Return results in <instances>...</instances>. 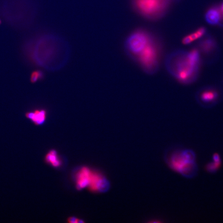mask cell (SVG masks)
I'll use <instances>...</instances> for the list:
<instances>
[{
    "instance_id": "8fae6325",
    "label": "cell",
    "mask_w": 223,
    "mask_h": 223,
    "mask_svg": "<svg viewBox=\"0 0 223 223\" xmlns=\"http://www.w3.org/2000/svg\"><path fill=\"white\" fill-rule=\"evenodd\" d=\"M92 172L88 167L82 168L76 177V187L79 190L88 187L90 181Z\"/></svg>"
},
{
    "instance_id": "5b68a950",
    "label": "cell",
    "mask_w": 223,
    "mask_h": 223,
    "mask_svg": "<svg viewBox=\"0 0 223 223\" xmlns=\"http://www.w3.org/2000/svg\"><path fill=\"white\" fill-rule=\"evenodd\" d=\"M161 46L155 36L147 47L134 60L147 73H155L158 70Z\"/></svg>"
},
{
    "instance_id": "e0dca14e",
    "label": "cell",
    "mask_w": 223,
    "mask_h": 223,
    "mask_svg": "<svg viewBox=\"0 0 223 223\" xmlns=\"http://www.w3.org/2000/svg\"><path fill=\"white\" fill-rule=\"evenodd\" d=\"M78 219L76 217L72 216L70 217L68 219L67 221L69 223H77V222Z\"/></svg>"
},
{
    "instance_id": "ffe728a7",
    "label": "cell",
    "mask_w": 223,
    "mask_h": 223,
    "mask_svg": "<svg viewBox=\"0 0 223 223\" xmlns=\"http://www.w3.org/2000/svg\"><path fill=\"white\" fill-rule=\"evenodd\" d=\"M1 23V20H0V25Z\"/></svg>"
},
{
    "instance_id": "5bb4252c",
    "label": "cell",
    "mask_w": 223,
    "mask_h": 223,
    "mask_svg": "<svg viewBox=\"0 0 223 223\" xmlns=\"http://www.w3.org/2000/svg\"><path fill=\"white\" fill-rule=\"evenodd\" d=\"M212 159L213 161L208 163L206 166V169L210 173H214L217 171L221 164V159L219 154H214Z\"/></svg>"
},
{
    "instance_id": "ac0fdd59",
    "label": "cell",
    "mask_w": 223,
    "mask_h": 223,
    "mask_svg": "<svg viewBox=\"0 0 223 223\" xmlns=\"http://www.w3.org/2000/svg\"><path fill=\"white\" fill-rule=\"evenodd\" d=\"M61 164V161H60V159H57L56 161H55V162L52 164L51 165L54 167H58L60 166Z\"/></svg>"
},
{
    "instance_id": "6da1fadb",
    "label": "cell",
    "mask_w": 223,
    "mask_h": 223,
    "mask_svg": "<svg viewBox=\"0 0 223 223\" xmlns=\"http://www.w3.org/2000/svg\"><path fill=\"white\" fill-rule=\"evenodd\" d=\"M201 55L195 48L190 51L178 50L166 58L165 67L169 73L179 82L190 84L198 77Z\"/></svg>"
},
{
    "instance_id": "277c9868",
    "label": "cell",
    "mask_w": 223,
    "mask_h": 223,
    "mask_svg": "<svg viewBox=\"0 0 223 223\" xmlns=\"http://www.w3.org/2000/svg\"><path fill=\"white\" fill-rule=\"evenodd\" d=\"M173 2V0H132L135 11L145 18L151 20L164 16Z\"/></svg>"
},
{
    "instance_id": "30bf717a",
    "label": "cell",
    "mask_w": 223,
    "mask_h": 223,
    "mask_svg": "<svg viewBox=\"0 0 223 223\" xmlns=\"http://www.w3.org/2000/svg\"><path fill=\"white\" fill-rule=\"evenodd\" d=\"M48 111L45 108H36L27 112L25 117L36 126H41L45 123L48 117Z\"/></svg>"
},
{
    "instance_id": "d6986e66",
    "label": "cell",
    "mask_w": 223,
    "mask_h": 223,
    "mask_svg": "<svg viewBox=\"0 0 223 223\" xmlns=\"http://www.w3.org/2000/svg\"><path fill=\"white\" fill-rule=\"evenodd\" d=\"M221 9V10H222V11L223 12V3H222V4L221 7H220Z\"/></svg>"
},
{
    "instance_id": "8992f818",
    "label": "cell",
    "mask_w": 223,
    "mask_h": 223,
    "mask_svg": "<svg viewBox=\"0 0 223 223\" xmlns=\"http://www.w3.org/2000/svg\"><path fill=\"white\" fill-rule=\"evenodd\" d=\"M154 36L145 30H135L127 37L125 41V47L127 54L135 60L147 47Z\"/></svg>"
},
{
    "instance_id": "7c38bea8",
    "label": "cell",
    "mask_w": 223,
    "mask_h": 223,
    "mask_svg": "<svg viewBox=\"0 0 223 223\" xmlns=\"http://www.w3.org/2000/svg\"><path fill=\"white\" fill-rule=\"evenodd\" d=\"M205 20L211 25H219L223 20V12L220 7L209 8L205 14Z\"/></svg>"
},
{
    "instance_id": "9c48e42d",
    "label": "cell",
    "mask_w": 223,
    "mask_h": 223,
    "mask_svg": "<svg viewBox=\"0 0 223 223\" xmlns=\"http://www.w3.org/2000/svg\"><path fill=\"white\" fill-rule=\"evenodd\" d=\"M93 192L103 193L108 191L110 188V183L101 174L92 172L91 177L88 187Z\"/></svg>"
},
{
    "instance_id": "4fadbf2b",
    "label": "cell",
    "mask_w": 223,
    "mask_h": 223,
    "mask_svg": "<svg viewBox=\"0 0 223 223\" xmlns=\"http://www.w3.org/2000/svg\"><path fill=\"white\" fill-rule=\"evenodd\" d=\"M206 29L203 27L199 28L195 32L185 36L182 39V43L185 45L191 44L195 41L199 39L206 34Z\"/></svg>"
},
{
    "instance_id": "52a82bcc",
    "label": "cell",
    "mask_w": 223,
    "mask_h": 223,
    "mask_svg": "<svg viewBox=\"0 0 223 223\" xmlns=\"http://www.w3.org/2000/svg\"><path fill=\"white\" fill-rule=\"evenodd\" d=\"M223 98L221 89L214 86L201 88L196 95L198 103L203 107L210 108L218 104Z\"/></svg>"
},
{
    "instance_id": "ba28073f",
    "label": "cell",
    "mask_w": 223,
    "mask_h": 223,
    "mask_svg": "<svg viewBox=\"0 0 223 223\" xmlns=\"http://www.w3.org/2000/svg\"><path fill=\"white\" fill-rule=\"evenodd\" d=\"M196 49L201 55L206 58L214 59L219 53L218 44L215 38L209 34H205L198 41Z\"/></svg>"
},
{
    "instance_id": "3957f363",
    "label": "cell",
    "mask_w": 223,
    "mask_h": 223,
    "mask_svg": "<svg viewBox=\"0 0 223 223\" xmlns=\"http://www.w3.org/2000/svg\"><path fill=\"white\" fill-rule=\"evenodd\" d=\"M166 161L173 170L185 177L192 178L197 174L195 154L192 150H176L167 157Z\"/></svg>"
},
{
    "instance_id": "7a4b0ae2",
    "label": "cell",
    "mask_w": 223,
    "mask_h": 223,
    "mask_svg": "<svg viewBox=\"0 0 223 223\" xmlns=\"http://www.w3.org/2000/svg\"><path fill=\"white\" fill-rule=\"evenodd\" d=\"M35 54L45 62H56L67 58L69 46L66 41L54 34H45L36 41Z\"/></svg>"
},
{
    "instance_id": "2e32d148",
    "label": "cell",
    "mask_w": 223,
    "mask_h": 223,
    "mask_svg": "<svg viewBox=\"0 0 223 223\" xmlns=\"http://www.w3.org/2000/svg\"><path fill=\"white\" fill-rule=\"evenodd\" d=\"M58 159L57 153L55 150H51L46 155L45 157V161L46 162L51 165Z\"/></svg>"
},
{
    "instance_id": "9a60e30c",
    "label": "cell",
    "mask_w": 223,
    "mask_h": 223,
    "mask_svg": "<svg viewBox=\"0 0 223 223\" xmlns=\"http://www.w3.org/2000/svg\"><path fill=\"white\" fill-rule=\"evenodd\" d=\"M43 77H44V74L43 72L39 70H36L32 72L31 74L30 82L31 83L34 84L38 81L42 80Z\"/></svg>"
}]
</instances>
